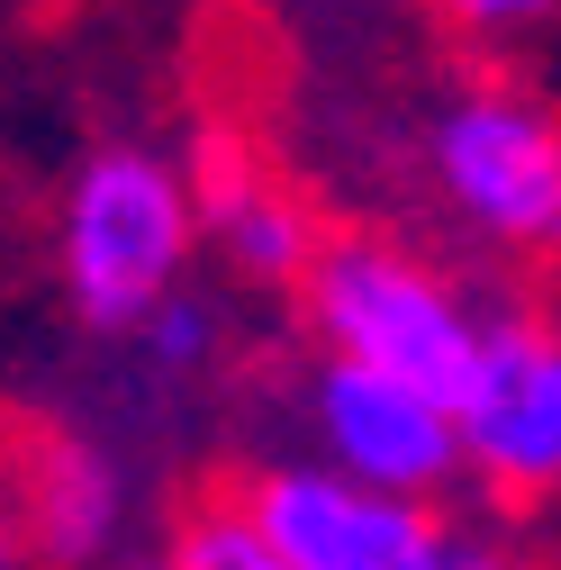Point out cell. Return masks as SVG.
Here are the masks:
<instances>
[{
  "label": "cell",
  "mask_w": 561,
  "mask_h": 570,
  "mask_svg": "<svg viewBox=\"0 0 561 570\" xmlns=\"http://www.w3.org/2000/svg\"><path fill=\"white\" fill-rule=\"evenodd\" d=\"M435 570H525L508 543H489V534H471V525H444V543H435Z\"/></svg>",
  "instance_id": "12"
},
{
  "label": "cell",
  "mask_w": 561,
  "mask_h": 570,
  "mask_svg": "<svg viewBox=\"0 0 561 570\" xmlns=\"http://www.w3.org/2000/svg\"><path fill=\"white\" fill-rule=\"evenodd\" d=\"M118 517H127V498H118V471L82 444H63L37 480V543L63 552V561H100L118 543Z\"/></svg>",
  "instance_id": "8"
},
{
  "label": "cell",
  "mask_w": 561,
  "mask_h": 570,
  "mask_svg": "<svg viewBox=\"0 0 561 570\" xmlns=\"http://www.w3.org/2000/svg\"><path fill=\"white\" fill-rule=\"evenodd\" d=\"M426 181L508 263H561V109L516 82H462L426 118Z\"/></svg>",
  "instance_id": "3"
},
{
  "label": "cell",
  "mask_w": 561,
  "mask_h": 570,
  "mask_svg": "<svg viewBox=\"0 0 561 570\" xmlns=\"http://www.w3.org/2000/svg\"><path fill=\"white\" fill-rule=\"evenodd\" d=\"M0 570H19V561H10V552H0Z\"/></svg>",
  "instance_id": "14"
},
{
  "label": "cell",
  "mask_w": 561,
  "mask_h": 570,
  "mask_svg": "<svg viewBox=\"0 0 561 570\" xmlns=\"http://www.w3.org/2000/svg\"><path fill=\"white\" fill-rule=\"evenodd\" d=\"M462 471H480L489 498L543 508L561 498V344L534 308H489L471 381L453 399Z\"/></svg>",
  "instance_id": "4"
},
{
  "label": "cell",
  "mask_w": 561,
  "mask_h": 570,
  "mask_svg": "<svg viewBox=\"0 0 561 570\" xmlns=\"http://www.w3.org/2000/svg\"><path fill=\"white\" fill-rule=\"evenodd\" d=\"M190 254H199V208H190V173L164 146L118 136L73 164L55 199V281L91 335H127L155 299H173Z\"/></svg>",
  "instance_id": "1"
},
{
  "label": "cell",
  "mask_w": 561,
  "mask_h": 570,
  "mask_svg": "<svg viewBox=\"0 0 561 570\" xmlns=\"http://www.w3.org/2000/svg\"><path fill=\"white\" fill-rule=\"evenodd\" d=\"M543 326H552V344H561V308H552V317H543Z\"/></svg>",
  "instance_id": "13"
},
{
  "label": "cell",
  "mask_w": 561,
  "mask_h": 570,
  "mask_svg": "<svg viewBox=\"0 0 561 570\" xmlns=\"http://www.w3.org/2000/svg\"><path fill=\"white\" fill-rule=\"evenodd\" d=\"M164 570H291L263 534H254V517L236 508V498H208V508H190L181 525H173V552H155Z\"/></svg>",
  "instance_id": "9"
},
{
  "label": "cell",
  "mask_w": 561,
  "mask_h": 570,
  "mask_svg": "<svg viewBox=\"0 0 561 570\" xmlns=\"http://www.w3.org/2000/svg\"><path fill=\"white\" fill-rule=\"evenodd\" d=\"M308 435H317V462L335 480H363V489H390V498H435L462 480V435H453V407L407 390L390 372H363V363H317L308 381Z\"/></svg>",
  "instance_id": "6"
},
{
  "label": "cell",
  "mask_w": 561,
  "mask_h": 570,
  "mask_svg": "<svg viewBox=\"0 0 561 570\" xmlns=\"http://www.w3.org/2000/svg\"><path fill=\"white\" fill-rule=\"evenodd\" d=\"M127 335H136V353H146V372L181 381V372H199V363H208V344H218V317H208V299L173 291V299H155L146 317H136Z\"/></svg>",
  "instance_id": "10"
},
{
  "label": "cell",
  "mask_w": 561,
  "mask_h": 570,
  "mask_svg": "<svg viewBox=\"0 0 561 570\" xmlns=\"http://www.w3.org/2000/svg\"><path fill=\"white\" fill-rule=\"evenodd\" d=\"M435 10L462 37H480V46H516V37H534V28L561 19V0H435Z\"/></svg>",
  "instance_id": "11"
},
{
  "label": "cell",
  "mask_w": 561,
  "mask_h": 570,
  "mask_svg": "<svg viewBox=\"0 0 561 570\" xmlns=\"http://www.w3.org/2000/svg\"><path fill=\"white\" fill-rule=\"evenodd\" d=\"M254 534L291 570H435L444 517L426 498H390L363 480H335L326 462H272L236 489Z\"/></svg>",
  "instance_id": "5"
},
{
  "label": "cell",
  "mask_w": 561,
  "mask_h": 570,
  "mask_svg": "<svg viewBox=\"0 0 561 570\" xmlns=\"http://www.w3.org/2000/svg\"><path fill=\"white\" fill-rule=\"evenodd\" d=\"M299 299H308V326L335 363L390 372L444 407L462 399L480 326H489V299H471L453 272L416 263L390 236H326L299 272Z\"/></svg>",
  "instance_id": "2"
},
{
  "label": "cell",
  "mask_w": 561,
  "mask_h": 570,
  "mask_svg": "<svg viewBox=\"0 0 561 570\" xmlns=\"http://www.w3.org/2000/svg\"><path fill=\"white\" fill-rule=\"evenodd\" d=\"M190 173V208H199V227H208V245H218L245 281H299L308 272V254L326 245L317 236V208L291 190V181H272L245 146H199V164H181Z\"/></svg>",
  "instance_id": "7"
}]
</instances>
